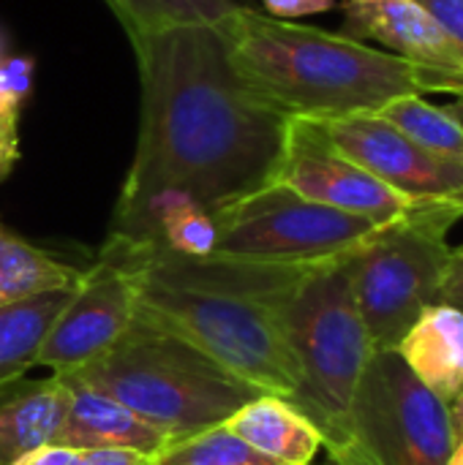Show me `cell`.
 Masks as SVG:
<instances>
[{
    "label": "cell",
    "mask_w": 463,
    "mask_h": 465,
    "mask_svg": "<svg viewBox=\"0 0 463 465\" xmlns=\"http://www.w3.org/2000/svg\"><path fill=\"white\" fill-rule=\"evenodd\" d=\"M311 123L341 155L412 204L463 207V161L426 150L374 112Z\"/></svg>",
    "instance_id": "10"
},
{
    "label": "cell",
    "mask_w": 463,
    "mask_h": 465,
    "mask_svg": "<svg viewBox=\"0 0 463 465\" xmlns=\"http://www.w3.org/2000/svg\"><path fill=\"white\" fill-rule=\"evenodd\" d=\"M463 57V0H418Z\"/></svg>",
    "instance_id": "23"
},
{
    "label": "cell",
    "mask_w": 463,
    "mask_h": 465,
    "mask_svg": "<svg viewBox=\"0 0 463 465\" xmlns=\"http://www.w3.org/2000/svg\"><path fill=\"white\" fill-rule=\"evenodd\" d=\"M74 390L52 376L30 381L14 392H0V465H14L27 452L55 444L68 417Z\"/></svg>",
    "instance_id": "15"
},
{
    "label": "cell",
    "mask_w": 463,
    "mask_h": 465,
    "mask_svg": "<svg viewBox=\"0 0 463 465\" xmlns=\"http://www.w3.org/2000/svg\"><path fill=\"white\" fill-rule=\"evenodd\" d=\"M76 460H79V450H71L63 444H46V447L27 452L14 465H76Z\"/></svg>",
    "instance_id": "27"
},
{
    "label": "cell",
    "mask_w": 463,
    "mask_h": 465,
    "mask_svg": "<svg viewBox=\"0 0 463 465\" xmlns=\"http://www.w3.org/2000/svg\"><path fill=\"white\" fill-rule=\"evenodd\" d=\"M71 387V384H68ZM74 401L68 409V417L57 433L55 444L71 447V450H126L136 452L147 460H153L172 439L120 406L117 401L85 390L71 387Z\"/></svg>",
    "instance_id": "13"
},
{
    "label": "cell",
    "mask_w": 463,
    "mask_h": 465,
    "mask_svg": "<svg viewBox=\"0 0 463 465\" xmlns=\"http://www.w3.org/2000/svg\"><path fill=\"white\" fill-rule=\"evenodd\" d=\"M216 256L317 267L352 253L379 226L270 183L213 213Z\"/></svg>",
    "instance_id": "8"
},
{
    "label": "cell",
    "mask_w": 463,
    "mask_h": 465,
    "mask_svg": "<svg viewBox=\"0 0 463 465\" xmlns=\"http://www.w3.org/2000/svg\"><path fill=\"white\" fill-rule=\"evenodd\" d=\"M341 33L352 41H379L385 52L420 68L463 79L458 46L418 0H344Z\"/></svg>",
    "instance_id": "12"
},
{
    "label": "cell",
    "mask_w": 463,
    "mask_h": 465,
    "mask_svg": "<svg viewBox=\"0 0 463 465\" xmlns=\"http://www.w3.org/2000/svg\"><path fill=\"white\" fill-rule=\"evenodd\" d=\"M224 425L246 444L284 465H311L325 450L317 425L281 395H259Z\"/></svg>",
    "instance_id": "16"
},
{
    "label": "cell",
    "mask_w": 463,
    "mask_h": 465,
    "mask_svg": "<svg viewBox=\"0 0 463 465\" xmlns=\"http://www.w3.org/2000/svg\"><path fill=\"white\" fill-rule=\"evenodd\" d=\"M276 183L317 204L366 218L377 226L393 223L418 207L371 172L341 155L311 120H292Z\"/></svg>",
    "instance_id": "11"
},
{
    "label": "cell",
    "mask_w": 463,
    "mask_h": 465,
    "mask_svg": "<svg viewBox=\"0 0 463 465\" xmlns=\"http://www.w3.org/2000/svg\"><path fill=\"white\" fill-rule=\"evenodd\" d=\"M450 444V403L388 349L371 354L344 436L327 455L333 465H445Z\"/></svg>",
    "instance_id": "7"
},
{
    "label": "cell",
    "mask_w": 463,
    "mask_h": 465,
    "mask_svg": "<svg viewBox=\"0 0 463 465\" xmlns=\"http://www.w3.org/2000/svg\"><path fill=\"white\" fill-rule=\"evenodd\" d=\"M115 19L123 25L131 49L145 38L186 27V25H221L240 8V0H104Z\"/></svg>",
    "instance_id": "19"
},
{
    "label": "cell",
    "mask_w": 463,
    "mask_h": 465,
    "mask_svg": "<svg viewBox=\"0 0 463 465\" xmlns=\"http://www.w3.org/2000/svg\"><path fill=\"white\" fill-rule=\"evenodd\" d=\"M82 272L0 223V308L41 292L74 289Z\"/></svg>",
    "instance_id": "18"
},
{
    "label": "cell",
    "mask_w": 463,
    "mask_h": 465,
    "mask_svg": "<svg viewBox=\"0 0 463 465\" xmlns=\"http://www.w3.org/2000/svg\"><path fill=\"white\" fill-rule=\"evenodd\" d=\"M33 84V60L11 57L0 63V112L22 109Z\"/></svg>",
    "instance_id": "22"
},
{
    "label": "cell",
    "mask_w": 463,
    "mask_h": 465,
    "mask_svg": "<svg viewBox=\"0 0 463 465\" xmlns=\"http://www.w3.org/2000/svg\"><path fill=\"white\" fill-rule=\"evenodd\" d=\"M150 465H284L251 444H246L240 436H235L226 425L207 428L196 436L180 439L166 444Z\"/></svg>",
    "instance_id": "21"
},
{
    "label": "cell",
    "mask_w": 463,
    "mask_h": 465,
    "mask_svg": "<svg viewBox=\"0 0 463 465\" xmlns=\"http://www.w3.org/2000/svg\"><path fill=\"white\" fill-rule=\"evenodd\" d=\"M265 5V14L273 19H287L295 22L300 16H314L325 14L338 5V0H259Z\"/></svg>",
    "instance_id": "25"
},
{
    "label": "cell",
    "mask_w": 463,
    "mask_h": 465,
    "mask_svg": "<svg viewBox=\"0 0 463 465\" xmlns=\"http://www.w3.org/2000/svg\"><path fill=\"white\" fill-rule=\"evenodd\" d=\"M76 465H150V460L126 450H82Z\"/></svg>",
    "instance_id": "28"
},
{
    "label": "cell",
    "mask_w": 463,
    "mask_h": 465,
    "mask_svg": "<svg viewBox=\"0 0 463 465\" xmlns=\"http://www.w3.org/2000/svg\"><path fill=\"white\" fill-rule=\"evenodd\" d=\"M284 324L297 362V390L289 401L317 425L330 452L344 436L352 398L374 354L347 256L303 275L284 302Z\"/></svg>",
    "instance_id": "4"
},
{
    "label": "cell",
    "mask_w": 463,
    "mask_h": 465,
    "mask_svg": "<svg viewBox=\"0 0 463 465\" xmlns=\"http://www.w3.org/2000/svg\"><path fill=\"white\" fill-rule=\"evenodd\" d=\"M240 79L292 120L371 114L401 95L456 93L463 79L385 49L243 5L218 25Z\"/></svg>",
    "instance_id": "2"
},
{
    "label": "cell",
    "mask_w": 463,
    "mask_h": 465,
    "mask_svg": "<svg viewBox=\"0 0 463 465\" xmlns=\"http://www.w3.org/2000/svg\"><path fill=\"white\" fill-rule=\"evenodd\" d=\"M442 302L456 305L463 311V245L453 248V253H450L445 286H442Z\"/></svg>",
    "instance_id": "26"
},
{
    "label": "cell",
    "mask_w": 463,
    "mask_h": 465,
    "mask_svg": "<svg viewBox=\"0 0 463 465\" xmlns=\"http://www.w3.org/2000/svg\"><path fill=\"white\" fill-rule=\"evenodd\" d=\"M453 95H458V98H461V101H463V87H458V90H456Z\"/></svg>",
    "instance_id": "30"
},
{
    "label": "cell",
    "mask_w": 463,
    "mask_h": 465,
    "mask_svg": "<svg viewBox=\"0 0 463 465\" xmlns=\"http://www.w3.org/2000/svg\"><path fill=\"white\" fill-rule=\"evenodd\" d=\"M139 136L109 234H131L161 202L218 213L276 183L292 117L235 71L218 25H186L134 46Z\"/></svg>",
    "instance_id": "1"
},
{
    "label": "cell",
    "mask_w": 463,
    "mask_h": 465,
    "mask_svg": "<svg viewBox=\"0 0 463 465\" xmlns=\"http://www.w3.org/2000/svg\"><path fill=\"white\" fill-rule=\"evenodd\" d=\"M60 379L117 401L172 441L224 425L265 395L191 343L142 319H134L104 357Z\"/></svg>",
    "instance_id": "3"
},
{
    "label": "cell",
    "mask_w": 463,
    "mask_h": 465,
    "mask_svg": "<svg viewBox=\"0 0 463 465\" xmlns=\"http://www.w3.org/2000/svg\"><path fill=\"white\" fill-rule=\"evenodd\" d=\"M404 365L445 403L463 392V311L448 302L426 308L396 346Z\"/></svg>",
    "instance_id": "14"
},
{
    "label": "cell",
    "mask_w": 463,
    "mask_h": 465,
    "mask_svg": "<svg viewBox=\"0 0 463 465\" xmlns=\"http://www.w3.org/2000/svg\"><path fill=\"white\" fill-rule=\"evenodd\" d=\"M74 289L41 292L0 308V392L38 365L46 335Z\"/></svg>",
    "instance_id": "17"
},
{
    "label": "cell",
    "mask_w": 463,
    "mask_h": 465,
    "mask_svg": "<svg viewBox=\"0 0 463 465\" xmlns=\"http://www.w3.org/2000/svg\"><path fill=\"white\" fill-rule=\"evenodd\" d=\"M463 218L456 204H418L379 226L352 253L347 272L374 351L396 349L418 316L442 302L450 262V229Z\"/></svg>",
    "instance_id": "6"
},
{
    "label": "cell",
    "mask_w": 463,
    "mask_h": 465,
    "mask_svg": "<svg viewBox=\"0 0 463 465\" xmlns=\"http://www.w3.org/2000/svg\"><path fill=\"white\" fill-rule=\"evenodd\" d=\"M287 300L180 289L136 275V319L177 335L251 387L289 401L297 362L284 324Z\"/></svg>",
    "instance_id": "5"
},
{
    "label": "cell",
    "mask_w": 463,
    "mask_h": 465,
    "mask_svg": "<svg viewBox=\"0 0 463 465\" xmlns=\"http://www.w3.org/2000/svg\"><path fill=\"white\" fill-rule=\"evenodd\" d=\"M450 422H453V444L445 465H463V392L450 403Z\"/></svg>",
    "instance_id": "29"
},
{
    "label": "cell",
    "mask_w": 463,
    "mask_h": 465,
    "mask_svg": "<svg viewBox=\"0 0 463 465\" xmlns=\"http://www.w3.org/2000/svg\"><path fill=\"white\" fill-rule=\"evenodd\" d=\"M19 112L22 109L0 112V183L19 161Z\"/></svg>",
    "instance_id": "24"
},
{
    "label": "cell",
    "mask_w": 463,
    "mask_h": 465,
    "mask_svg": "<svg viewBox=\"0 0 463 465\" xmlns=\"http://www.w3.org/2000/svg\"><path fill=\"white\" fill-rule=\"evenodd\" d=\"M374 114L396 125L426 150L463 161V101L453 106H437L426 95H401Z\"/></svg>",
    "instance_id": "20"
},
{
    "label": "cell",
    "mask_w": 463,
    "mask_h": 465,
    "mask_svg": "<svg viewBox=\"0 0 463 465\" xmlns=\"http://www.w3.org/2000/svg\"><path fill=\"white\" fill-rule=\"evenodd\" d=\"M134 319L136 272L120 245L106 240L52 324L38 365L49 368L52 376H68L104 357L131 330Z\"/></svg>",
    "instance_id": "9"
}]
</instances>
